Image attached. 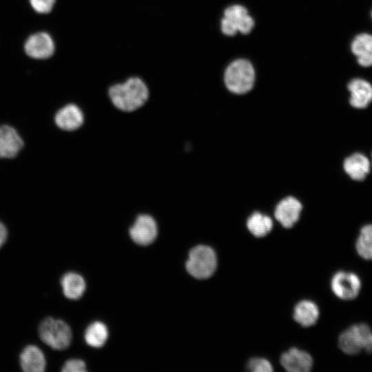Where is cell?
<instances>
[{
  "instance_id": "30bf717a",
  "label": "cell",
  "mask_w": 372,
  "mask_h": 372,
  "mask_svg": "<svg viewBox=\"0 0 372 372\" xmlns=\"http://www.w3.org/2000/svg\"><path fill=\"white\" fill-rule=\"evenodd\" d=\"M129 234L136 244L149 245L155 240L158 235L156 222L148 214H140L130 228Z\"/></svg>"
},
{
  "instance_id": "f1b7e54d",
  "label": "cell",
  "mask_w": 372,
  "mask_h": 372,
  "mask_svg": "<svg viewBox=\"0 0 372 372\" xmlns=\"http://www.w3.org/2000/svg\"><path fill=\"white\" fill-rule=\"evenodd\" d=\"M369 19H370L371 23L372 25V8H371V10L369 11Z\"/></svg>"
},
{
  "instance_id": "d4e9b609",
  "label": "cell",
  "mask_w": 372,
  "mask_h": 372,
  "mask_svg": "<svg viewBox=\"0 0 372 372\" xmlns=\"http://www.w3.org/2000/svg\"><path fill=\"white\" fill-rule=\"evenodd\" d=\"M87 371L86 364L80 359H70L67 360L63 366V372H85Z\"/></svg>"
},
{
  "instance_id": "277c9868",
  "label": "cell",
  "mask_w": 372,
  "mask_h": 372,
  "mask_svg": "<svg viewBox=\"0 0 372 372\" xmlns=\"http://www.w3.org/2000/svg\"><path fill=\"white\" fill-rule=\"evenodd\" d=\"M39 335L43 343L55 350L67 349L72 341V331L64 321L52 317L45 318L39 324Z\"/></svg>"
},
{
  "instance_id": "8992f818",
  "label": "cell",
  "mask_w": 372,
  "mask_h": 372,
  "mask_svg": "<svg viewBox=\"0 0 372 372\" xmlns=\"http://www.w3.org/2000/svg\"><path fill=\"white\" fill-rule=\"evenodd\" d=\"M349 51L358 67L372 68V31L362 30L354 34L349 42Z\"/></svg>"
},
{
  "instance_id": "6da1fadb",
  "label": "cell",
  "mask_w": 372,
  "mask_h": 372,
  "mask_svg": "<svg viewBox=\"0 0 372 372\" xmlns=\"http://www.w3.org/2000/svg\"><path fill=\"white\" fill-rule=\"evenodd\" d=\"M108 94L113 105L123 112L138 109L149 98V90L138 77H130L124 83L111 86Z\"/></svg>"
},
{
  "instance_id": "3957f363",
  "label": "cell",
  "mask_w": 372,
  "mask_h": 372,
  "mask_svg": "<svg viewBox=\"0 0 372 372\" xmlns=\"http://www.w3.org/2000/svg\"><path fill=\"white\" fill-rule=\"evenodd\" d=\"M338 345L348 355H356L363 350L371 353L372 330L364 323L353 324L340 334Z\"/></svg>"
},
{
  "instance_id": "ffe728a7",
  "label": "cell",
  "mask_w": 372,
  "mask_h": 372,
  "mask_svg": "<svg viewBox=\"0 0 372 372\" xmlns=\"http://www.w3.org/2000/svg\"><path fill=\"white\" fill-rule=\"evenodd\" d=\"M355 249L364 260H372V223L362 225L355 241Z\"/></svg>"
},
{
  "instance_id": "5bb4252c",
  "label": "cell",
  "mask_w": 372,
  "mask_h": 372,
  "mask_svg": "<svg viewBox=\"0 0 372 372\" xmlns=\"http://www.w3.org/2000/svg\"><path fill=\"white\" fill-rule=\"evenodd\" d=\"M84 116L81 110L75 104H68L61 107L55 114L56 125L61 130L73 131L83 123Z\"/></svg>"
},
{
  "instance_id": "83f0119b",
  "label": "cell",
  "mask_w": 372,
  "mask_h": 372,
  "mask_svg": "<svg viewBox=\"0 0 372 372\" xmlns=\"http://www.w3.org/2000/svg\"><path fill=\"white\" fill-rule=\"evenodd\" d=\"M8 236V231L6 226L0 222V247L3 245L6 241Z\"/></svg>"
},
{
  "instance_id": "9c48e42d",
  "label": "cell",
  "mask_w": 372,
  "mask_h": 372,
  "mask_svg": "<svg viewBox=\"0 0 372 372\" xmlns=\"http://www.w3.org/2000/svg\"><path fill=\"white\" fill-rule=\"evenodd\" d=\"M23 47L28 56L38 60L51 57L55 51V43L52 37L43 31L30 35L25 41Z\"/></svg>"
},
{
  "instance_id": "e0dca14e",
  "label": "cell",
  "mask_w": 372,
  "mask_h": 372,
  "mask_svg": "<svg viewBox=\"0 0 372 372\" xmlns=\"http://www.w3.org/2000/svg\"><path fill=\"white\" fill-rule=\"evenodd\" d=\"M63 295L70 300H78L83 295L86 283L84 278L75 272H68L61 279Z\"/></svg>"
},
{
  "instance_id": "cb8c5ba5",
  "label": "cell",
  "mask_w": 372,
  "mask_h": 372,
  "mask_svg": "<svg viewBox=\"0 0 372 372\" xmlns=\"http://www.w3.org/2000/svg\"><path fill=\"white\" fill-rule=\"evenodd\" d=\"M247 366L249 370L254 372H269L273 371L270 362L264 358H253L249 360Z\"/></svg>"
},
{
  "instance_id": "7a4b0ae2",
  "label": "cell",
  "mask_w": 372,
  "mask_h": 372,
  "mask_svg": "<svg viewBox=\"0 0 372 372\" xmlns=\"http://www.w3.org/2000/svg\"><path fill=\"white\" fill-rule=\"evenodd\" d=\"M224 80L227 89L231 92L238 94L247 93L254 85V68L247 60H236L226 69Z\"/></svg>"
},
{
  "instance_id": "7402d4cb",
  "label": "cell",
  "mask_w": 372,
  "mask_h": 372,
  "mask_svg": "<svg viewBox=\"0 0 372 372\" xmlns=\"http://www.w3.org/2000/svg\"><path fill=\"white\" fill-rule=\"evenodd\" d=\"M247 14L248 12L245 7L240 5H234L226 8L224 12V17L232 21L237 28L238 21Z\"/></svg>"
},
{
  "instance_id": "d6986e66",
  "label": "cell",
  "mask_w": 372,
  "mask_h": 372,
  "mask_svg": "<svg viewBox=\"0 0 372 372\" xmlns=\"http://www.w3.org/2000/svg\"><path fill=\"white\" fill-rule=\"evenodd\" d=\"M108 329L102 322L91 323L85 329L84 339L87 344L94 348L103 347L108 338Z\"/></svg>"
},
{
  "instance_id": "2e32d148",
  "label": "cell",
  "mask_w": 372,
  "mask_h": 372,
  "mask_svg": "<svg viewBox=\"0 0 372 372\" xmlns=\"http://www.w3.org/2000/svg\"><path fill=\"white\" fill-rule=\"evenodd\" d=\"M19 362L22 370L25 372H42L46 367L44 353L33 344L28 345L23 349Z\"/></svg>"
},
{
  "instance_id": "4fadbf2b",
  "label": "cell",
  "mask_w": 372,
  "mask_h": 372,
  "mask_svg": "<svg viewBox=\"0 0 372 372\" xmlns=\"http://www.w3.org/2000/svg\"><path fill=\"white\" fill-rule=\"evenodd\" d=\"M23 146V141L12 127L8 125L0 126V158L15 157Z\"/></svg>"
},
{
  "instance_id": "f546056e",
  "label": "cell",
  "mask_w": 372,
  "mask_h": 372,
  "mask_svg": "<svg viewBox=\"0 0 372 372\" xmlns=\"http://www.w3.org/2000/svg\"><path fill=\"white\" fill-rule=\"evenodd\" d=\"M369 158H370L371 163V173H372V152H371L369 155Z\"/></svg>"
},
{
  "instance_id": "44dd1931",
  "label": "cell",
  "mask_w": 372,
  "mask_h": 372,
  "mask_svg": "<svg viewBox=\"0 0 372 372\" xmlns=\"http://www.w3.org/2000/svg\"><path fill=\"white\" fill-rule=\"evenodd\" d=\"M247 226L253 235L256 237H262L271 230L273 222L268 216L255 212L248 218Z\"/></svg>"
},
{
  "instance_id": "603a6c76",
  "label": "cell",
  "mask_w": 372,
  "mask_h": 372,
  "mask_svg": "<svg viewBox=\"0 0 372 372\" xmlns=\"http://www.w3.org/2000/svg\"><path fill=\"white\" fill-rule=\"evenodd\" d=\"M32 8L39 14H48L53 9L56 0H29Z\"/></svg>"
},
{
  "instance_id": "ac0fdd59",
  "label": "cell",
  "mask_w": 372,
  "mask_h": 372,
  "mask_svg": "<svg viewBox=\"0 0 372 372\" xmlns=\"http://www.w3.org/2000/svg\"><path fill=\"white\" fill-rule=\"evenodd\" d=\"M319 317V309L317 305L309 300L298 302L294 308L293 318L295 320L304 327L314 324Z\"/></svg>"
},
{
  "instance_id": "ba28073f",
  "label": "cell",
  "mask_w": 372,
  "mask_h": 372,
  "mask_svg": "<svg viewBox=\"0 0 372 372\" xmlns=\"http://www.w3.org/2000/svg\"><path fill=\"white\" fill-rule=\"evenodd\" d=\"M331 287L334 294L344 300L355 298L361 289V281L358 276L353 272L338 271L331 281Z\"/></svg>"
},
{
  "instance_id": "9a60e30c",
  "label": "cell",
  "mask_w": 372,
  "mask_h": 372,
  "mask_svg": "<svg viewBox=\"0 0 372 372\" xmlns=\"http://www.w3.org/2000/svg\"><path fill=\"white\" fill-rule=\"evenodd\" d=\"M280 363L288 371L307 372L311 369L313 360L307 352L292 348L282 355Z\"/></svg>"
},
{
  "instance_id": "52a82bcc",
  "label": "cell",
  "mask_w": 372,
  "mask_h": 372,
  "mask_svg": "<svg viewBox=\"0 0 372 372\" xmlns=\"http://www.w3.org/2000/svg\"><path fill=\"white\" fill-rule=\"evenodd\" d=\"M348 103L357 110L366 108L372 102V83L362 76L351 78L346 84Z\"/></svg>"
},
{
  "instance_id": "7c38bea8",
  "label": "cell",
  "mask_w": 372,
  "mask_h": 372,
  "mask_svg": "<svg viewBox=\"0 0 372 372\" xmlns=\"http://www.w3.org/2000/svg\"><path fill=\"white\" fill-rule=\"evenodd\" d=\"M302 208V204L298 199L289 196L277 205L274 216L284 227L290 228L299 219Z\"/></svg>"
},
{
  "instance_id": "4316f807",
  "label": "cell",
  "mask_w": 372,
  "mask_h": 372,
  "mask_svg": "<svg viewBox=\"0 0 372 372\" xmlns=\"http://www.w3.org/2000/svg\"><path fill=\"white\" fill-rule=\"evenodd\" d=\"M222 32L228 36H233L237 32V28L235 23L230 19L223 17L221 21Z\"/></svg>"
},
{
  "instance_id": "5b68a950",
  "label": "cell",
  "mask_w": 372,
  "mask_h": 372,
  "mask_svg": "<svg viewBox=\"0 0 372 372\" xmlns=\"http://www.w3.org/2000/svg\"><path fill=\"white\" fill-rule=\"evenodd\" d=\"M216 263V254L211 247L197 245L189 251L185 268L192 276L205 279L214 273Z\"/></svg>"
},
{
  "instance_id": "8fae6325",
  "label": "cell",
  "mask_w": 372,
  "mask_h": 372,
  "mask_svg": "<svg viewBox=\"0 0 372 372\" xmlns=\"http://www.w3.org/2000/svg\"><path fill=\"white\" fill-rule=\"evenodd\" d=\"M342 169L354 181H362L371 172L370 158L361 152H354L342 161Z\"/></svg>"
},
{
  "instance_id": "484cf974",
  "label": "cell",
  "mask_w": 372,
  "mask_h": 372,
  "mask_svg": "<svg viewBox=\"0 0 372 372\" xmlns=\"http://www.w3.org/2000/svg\"><path fill=\"white\" fill-rule=\"evenodd\" d=\"M254 24L253 19L247 14L238 21L237 24L238 32L248 34L252 30Z\"/></svg>"
}]
</instances>
